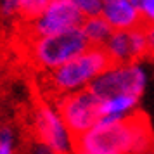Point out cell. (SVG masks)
Wrapping results in <instances>:
<instances>
[{"instance_id": "6da1fadb", "label": "cell", "mask_w": 154, "mask_h": 154, "mask_svg": "<svg viewBox=\"0 0 154 154\" xmlns=\"http://www.w3.org/2000/svg\"><path fill=\"white\" fill-rule=\"evenodd\" d=\"M151 147L154 133L142 111L125 119L100 118L76 139V154H140Z\"/></svg>"}, {"instance_id": "7a4b0ae2", "label": "cell", "mask_w": 154, "mask_h": 154, "mask_svg": "<svg viewBox=\"0 0 154 154\" xmlns=\"http://www.w3.org/2000/svg\"><path fill=\"white\" fill-rule=\"evenodd\" d=\"M111 64L104 49L88 47L83 54L59 66L57 69L45 73V87L54 99L87 90L92 82Z\"/></svg>"}, {"instance_id": "3957f363", "label": "cell", "mask_w": 154, "mask_h": 154, "mask_svg": "<svg viewBox=\"0 0 154 154\" xmlns=\"http://www.w3.org/2000/svg\"><path fill=\"white\" fill-rule=\"evenodd\" d=\"M88 49L82 29H71L57 35L33 36L26 42V56L29 63L42 73H50Z\"/></svg>"}, {"instance_id": "277c9868", "label": "cell", "mask_w": 154, "mask_h": 154, "mask_svg": "<svg viewBox=\"0 0 154 154\" xmlns=\"http://www.w3.org/2000/svg\"><path fill=\"white\" fill-rule=\"evenodd\" d=\"M147 87V71L140 63L109 64L88 87L100 100L114 95H137Z\"/></svg>"}, {"instance_id": "5b68a950", "label": "cell", "mask_w": 154, "mask_h": 154, "mask_svg": "<svg viewBox=\"0 0 154 154\" xmlns=\"http://www.w3.org/2000/svg\"><path fill=\"white\" fill-rule=\"evenodd\" d=\"M33 128L36 140L56 154H76V137L69 132L52 100H42L36 104Z\"/></svg>"}, {"instance_id": "8992f818", "label": "cell", "mask_w": 154, "mask_h": 154, "mask_svg": "<svg viewBox=\"0 0 154 154\" xmlns=\"http://www.w3.org/2000/svg\"><path fill=\"white\" fill-rule=\"evenodd\" d=\"M54 104L66 126L76 139L95 126L102 118L100 99L92 94L90 88L57 97L54 99Z\"/></svg>"}, {"instance_id": "52a82bcc", "label": "cell", "mask_w": 154, "mask_h": 154, "mask_svg": "<svg viewBox=\"0 0 154 154\" xmlns=\"http://www.w3.org/2000/svg\"><path fill=\"white\" fill-rule=\"evenodd\" d=\"M83 19V14L69 0H52L38 17L24 24V35L26 38H33L71 31L80 28Z\"/></svg>"}, {"instance_id": "ba28073f", "label": "cell", "mask_w": 154, "mask_h": 154, "mask_svg": "<svg viewBox=\"0 0 154 154\" xmlns=\"http://www.w3.org/2000/svg\"><path fill=\"white\" fill-rule=\"evenodd\" d=\"M111 64L139 63L147 56V40L144 26L128 31H112L111 38L102 47Z\"/></svg>"}, {"instance_id": "9c48e42d", "label": "cell", "mask_w": 154, "mask_h": 154, "mask_svg": "<svg viewBox=\"0 0 154 154\" xmlns=\"http://www.w3.org/2000/svg\"><path fill=\"white\" fill-rule=\"evenodd\" d=\"M100 16L114 31H128L142 26L139 5L132 0H104Z\"/></svg>"}, {"instance_id": "30bf717a", "label": "cell", "mask_w": 154, "mask_h": 154, "mask_svg": "<svg viewBox=\"0 0 154 154\" xmlns=\"http://www.w3.org/2000/svg\"><path fill=\"white\" fill-rule=\"evenodd\" d=\"M140 99L137 95H114V97L100 100L102 118L107 119H125L139 112Z\"/></svg>"}, {"instance_id": "8fae6325", "label": "cell", "mask_w": 154, "mask_h": 154, "mask_svg": "<svg viewBox=\"0 0 154 154\" xmlns=\"http://www.w3.org/2000/svg\"><path fill=\"white\" fill-rule=\"evenodd\" d=\"M80 29H82L88 47H100V49L106 45V42L111 38L112 31H114L109 26V23L106 21L100 14L92 16V17H85Z\"/></svg>"}, {"instance_id": "7c38bea8", "label": "cell", "mask_w": 154, "mask_h": 154, "mask_svg": "<svg viewBox=\"0 0 154 154\" xmlns=\"http://www.w3.org/2000/svg\"><path fill=\"white\" fill-rule=\"evenodd\" d=\"M52 0H17V17L24 23L33 21L49 7Z\"/></svg>"}, {"instance_id": "4fadbf2b", "label": "cell", "mask_w": 154, "mask_h": 154, "mask_svg": "<svg viewBox=\"0 0 154 154\" xmlns=\"http://www.w3.org/2000/svg\"><path fill=\"white\" fill-rule=\"evenodd\" d=\"M69 2L83 14V17L99 16L102 12V5H104V0H69Z\"/></svg>"}, {"instance_id": "5bb4252c", "label": "cell", "mask_w": 154, "mask_h": 154, "mask_svg": "<svg viewBox=\"0 0 154 154\" xmlns=\"http://www.w3.org/2000/svg\"><path fill=\"white\" fill-rule=\"evenodd\" d=\"M16 152V133L11 126H0V154Z\"/></svg>"}, {"instance_id": "9a60e30c", "label": "cell", "mask_w": 154, "mask_h": 154, "mask_svg": "<svg viewBox=\"0 0 154 154\" xmlns=\"http://www.w3.org/2000/svg\"><path fill=\"white\" fill-rule=\"evenodd\" d=\"M139 11L142 24H154V0H140Z\"/></svg>"}, {"instance_id": "2e32d148", "label": "cell", "mask_w": 154, "mask_h": 154, "mask_svg": "<svg viewBox=\"0 0 154 154\" xmlns=\"http://www.w3.org/2000/svg\"><path fill=\"white\" fill-rule=\"evenodd\" d=\"M0 16L4 19L17 17V0H0Z\"/></svg>"}, {"instance_id": "e0dca14e", "label": "cell", "mask_w": 154, "mask_h": 154, "mask_svg": "<svg viewBox=\"0 0 154 154\" xmlns=\"http://www.w3.org/2000/svg\"><path fill=\"white\" fill-rule=\"evenodd\" d=\"M147 40V56L154 57V24H142Z\"/></svg>"}, {"instance_id": "ac0fdd59", "label": "cell", "mask_w": 154, "mask_h": 154, "mask_svg": "<svg viewBox=\"0 0 154 154\" xmlns=\"http://www.w3.org/2000/svg\"><path fill=\"white\" fill-rule=\"evenodd\" d=\"M29 154H56V152H54L52 149H49L45 144H42V142L36 140L35 144L31 146V149H29Z\"/></svg>"}, {"instance_id": "d6986e66", "label": "cell", "mask_w": 154, "mask_h": 154, "mask_svg": "<svg viewBox=\"0 0 154 154\" xmlns=\"http://www.w3.org/2000/svg\"><path fill=\"white\" fill-rule=\"evenodd\" d=\"M140 154H154V147H151V149H147V151H144V152Z\"/></svg>"}, {"instance_id": "ffe728a7", "label": "cell", "mask_w": 154, "mask_h": 154, "mask_svg": "<svg viewBox=\"0 0 154 154\" xmlns=\"http://www.w3.org/2000/svg\"><path fill=\"white\" fill-rule=\"evenodd\" d=\"M132 2H133V4H137V5L140 4V0H132Z\"/></svg>"}]
</instances>
